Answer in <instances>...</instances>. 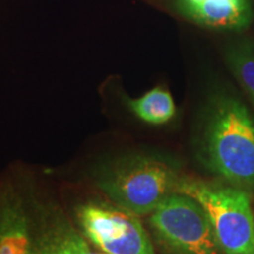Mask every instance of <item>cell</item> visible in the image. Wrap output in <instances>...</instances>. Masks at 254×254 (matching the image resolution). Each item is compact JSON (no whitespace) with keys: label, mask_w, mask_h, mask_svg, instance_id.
<instances>
[{"label":"cell","mask_w":254,"mask_h":254,"mask_svg":"<svg viewBox=\"0 0 254 254\" xmlns=\"http://www.w3.org/2000/svg\"><path fill=\"white\" fill-rule=\"evenodd\" d=\"M201 153L206 166L227 184L254 190V120L240 100H214Z\"/></svg>","instance_id":"obj_1"},{"label":"cell","mask_w":254,"mask_h":254,"mask_svg":"<svg viewBox=\"0 0 254 254\" xmlns=\"http://www.w3.org/2000/svg\"><path fill=\"white\" fill-rule=\"evenodd\" d=\"M173 164L155 155H129L99 173L98 185L113 204L141 217L148 215L180 179Z\"/></svg>","instance_id":"obj_2"},{"label":"cell","mask_w":254,"mask_h":254,"mask_svg":"<svg viewBox=\"0 0 254 254\" xmlns=\"http://www.w3.org/2000/svg\"><path fill=\"white\" fill-rule=\"evenodd\" d=\"M176 192L195 199L207 213L224 254H254V215L247 190L182 177Z\"/></svg>","instance_id":"obj_3"},{"label":"cell","mask_w":254,"mask_h":254,"mask_svg":"<svg viewBox=\"0 0 254 254\" xmlns=\"http://www.w3.org/2000/svg\"><path fill=\"white\" fill-rule=\"evenodd\" d=\"M154 239L166 254H221L202 206L180 192L168 194L148 214Z\"/></svg>","instance_id":"obj_4"},{"label":"cell","mask_w":254,"mask_h":254,"mask_svg":"<svg viewBox=\"0 0 254 254\" xmlns=\"http://www.w3.org/2000/svg\"><path fill=\"white\" fill-rule=\"evenodd\" d=\"M84 236L107 254H155L138 215L116 204L88 201L77 208Z\"/></svg>","instance_id":"obj_5"},{"label":"cell","mask_w":254,"mask_h":254,"mask_svg":"<svg viewBox=\"0 0 254 254\" xmlns=\"http://www.w3.org/2000/svg\"><path fill=\"white\" fill-rule=\"evenodd\" d=\"M39 215L13 180L0 182V254H36Z\"/></svg>","instance_id":"obj_6"},{"label":"cell","mask_w":254,"mask_h":254,"mask_svg":"<svg viewBox=\"0 0 254 254\" xmlns=\"http://www.w3.org/2000/svg\"><path fill=\"white\" fill-rule=\"evenodd\" d=\"M199 27L243 31L252 20L250 0H148Z\"/></svg>","instance_id":"obj_7"},{"label":"cell","mask_w":254,"mask_h":254,"mask_svg":"<svg viewBox=\"0 0 254 254\" xmlns=\"http://www.w3.org/2000/svg\"><path fill=\"white\" fill-rule=\"evenodd\" d=\"M38 215L36 254H84L88 250L86 240L59 208H38Z\"/></svg>","instance_id":"obj_8"},{"label":"cell","mask_w":254,"mask_h":254,"mask_svg":"<svg viewBox=\"0 0 254 254\" xmlns=\"http://www.w3.org/2000/svg\"><path fill=\"white\" fill-rule=\"evenodd\" d=\"M128 110L141 122L151 125H163L176 114V104L167 88L155 86L138 98L123 97Z\"/></svg>","instance_id":"obj_9"},{"label":"cell","mask_w":254,"mask_h":254,"mask_svg":"<svg viewBox=\"0 0 254 254\" xmlns=\"http://www.w3.org/2000/svg\"><path fill=\"white\" fill-rule=\"evenodd\" d=\"M226 60L238 81L254 100V44L250 41L234 44L227 51Z\"/></svg>","instance_id":"obj_10"},{"label":"cell","mask_w":254,"mask_h":254,"mask_svg":"<svg viewBox=\"0 0 254 254\" xmlns=\"http://www.w3.org/2000/svg\"><path fill=\"white\" fill-rule=\"evenodd\" d=\"M84 254H107V253H105V252H104V253H93V252H91L90 249H88Z\"/></svg>","instance_id":"obj_11"}]
</instances>
